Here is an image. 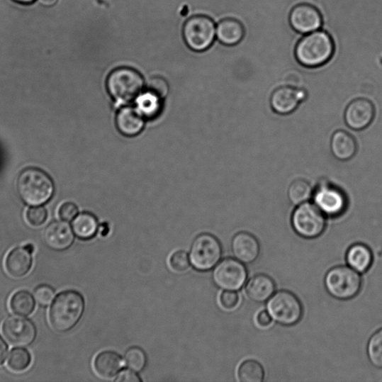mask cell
<instances>
[{
	"instance_id": "cell-1",
	"label": "cell",
	"mask_w": 382,
	"mask_h": 382,
	"mask_svg": "<svg viewBox=\"0 0 382 382\" xmlns=\"http://www.w3.org/2000/svg\"><path fill=\"white\" fill-rule=\"evenodd\" d=\"M84 308L86 302L79 292L67 290L60 293L55 297L49 310L50 327L60 333L73 330L82 319Z\"/></svg>"
},
{
	"instance_id": "cell-2",
	"label": "cell",
	"mask_w": 382,
	"mask_h": 382,
	"mask_svg": "<svg viewBox=\"0 0 382 382\" xmlns=\"http://www.w3.org/2000/svg\"><path fill=\"white\" fill-rule=\"evenodd\" d=\"M334 52L335 45L332 36L322 29L303 35L295 49L297 62L309 69L327 64L332 59Z\"/></svg>"
},
{
	"instance_id": "cell-3",
	"label": "cell",
	"mask_w": 382,
	"mask_h": 382,
	"mask_svg": "<svg viewBox=\"0 0 382 382\" xmlns=\"http://www.w3.org/2000/svg\"><path fill=\"white\" fill-rule=\"evenodd\" d=\"M145 82L137 69L130 67H118L111 72L106 79V89L116 103H129L142 94Z\"/></svg>"
},
{
	"instance_id": "cell-4",
	"label": "cell",
	"mask_w": 382,
	"mask_h": 382,
	"mask_svg": "<svg viewBox=\"0 0 382 382\" xmlns=\"http://www.w3.org/2000/svg\"><path fill=\"white\" fill-rule=\"evenodd\" d=\"M17 189L26 204L40 206L50 201L55 186L52 179L45 172L37 168H28L19 175Z\"/></svg>"
},
{
	"instance_id": "cell-5",
	"label": "cell",
	"mask_w": 382,
	"mask_h": 382,
	"mask_svg": "<svg viewBox=\"0 0 382 382\" xmlns=\"http://www.w3.org/2000/svg\"><path fill=\"white\" fill-rule=\"evenodd\" d=\"M324 285L330 295L338 300H349L359 293L362 279L359 273L349 266H337L325 276Z\"/></svg>"
},
{
	"instance_id": "cell-6",
	"label": "cell",
	"mask_w": 382,
	"mask_h": 382,
	"mask_svg": "<svg viewBox=\"0 0 382 382\" xmlns=\"http://www.w3.org/2000/svg\"><path fill=\"white\" fill-rule=\"evenodd\" d=\"M216 27L215 21L209 16H193L184 24V40L193 51L205 52L213 45L217 40Z\"/></svg>"
},
{
	"instance_id": "cell-7",
	"label": "cell",
	"mask_w": 382,
	"mask_h": 382,
	"mask_svg": "<svg viewBox=\"0 0 382 382\" xmlns=\"http://www.w3.org/2000/svg\"><path fill=\"white\" fill-rule=\"evenodd\" d=\"M223 254L220 240L213 235L203 233L194 240L190 249L191 264L196 271L207 272L220 262Z\"/></svg>"
},
{
	"instance_id": "cell-8",
	"label": "cell",
	"mask_w": 382,
	"mask_h": 382,
	"mask_svg": "<svg viewBox=\"0 0 382 382\" xmlns=\"http://www.w3.org/2000/svg\"><path fill=\"white\" fill-rule=\"evenodd\" d=\"M291 224L297 235L305 239H315L327 228V219L315 203L306 202L294 209Z\"/></svg>"
},
{
	"instance_id": "cell-9",
	"label": "cell",
	"mask_w": 382,
	"mask_h": 382,
	"mask_svg": "<svg viewBox=\"0 0 382 382\" xmlns=\"http://www.w3.org/2000/svg\"><path fill=\"white\" fill-rule=\"evenodd\" d=\"M268 313L278 324L291 327L298 323L303 315L302 303L293 293L279 291L267 301Z\"/></svg>"
},
{
	"instance_id": "cell-10",
	"label": "cell",
	"mask_w": 382,
	"mask_h": 382,
	"mask_svg": "<svg viewBox=\"0 0 382 382\" xmlns=\"http://www.w3.org/2000/svg\"><path fill=\"white\" fill-rule=\"evenodd\" d=\"M314 203L325 217L332 218L343 215L348 207V199L345 193L338 187L329 183H322L313 193Z\"/></svg>"
},
{
	"instance_id": "cell-11",
	"label": "cell",
	"mask_w": 382,
	"mask_h": 382,
	"mask_svg": "<svg viewBox=\"0 0 382 382\" xmlns=\"http://www.w3.org/2000/svg\"><path fill=\"white\" fill-rule=\"evenodd\" d=\"M248 276L247 268L236 259H225L215 266L213 273L215 284L224 291H237L246 284Z\"/></svg>"
},
{
	"instance_id": "cell-12",
	"label": "cell",
	"mask_w": 382,
	"mask_h": 382,
	"mask_svg": "<svg viewBox=\"0 0 382 382\" xmlns=\"http://www.w3.org/2000/svg\"><path fill=\"white\" fill-rule=\"evenodd\" d=\"M2 334L10 345L26 347L34 343L37 337V328L30 319L20 315L8 317L1 327Z\"/></svg>"
},
{
	"instance_id": "cell-13",
	"label": "cell",
	"mask_w": 382,
	"mask_h": 382,
	"mask_svg": "<svg viewBox=\"0 0 382 382\" xmlns=\"http://www.w3.org/2000/svg\"><path fill=\"white\" fill-rule=\"evenodd\" d=\"M290 23L297 33L303 36L322 29V18L316 7L302 4L292 9Z\"/></svg>"
},
{
	"instance_id": "cell-14",
	"label": "cell",
	"mask_w": 382,
	"mask_h": 382,
	"mask_svg": "<svg viewBox=\"0 0 382 382\" xmlns=\"http://www.w3.org/2000/svg\"><path fill=\"white\" fill-rule=\"evenodd\" d=\"M376 116L374 104L365 98H358L347 106L344 113L345 123L352 130L361 131L367 128Z\"/></svg>"
},
{
	"instance_id": "cell-15",
	"label": "cell",
	"mask_w": 382,
	"mask_h": 382,
	"mask_svg": "<svg viewBox=\"0 0 382 382\" xmlns=\"http://www.w3.org/2000/svg\"><path fill=\"white\" fill-rule=\"evenodd\" d=\"M307 93L293 86H282L277 88L271 96L273 111L279 116L292 114L305 100Z\"/></svg>"
},
{
	"instance_id": "cell-16",
	"label": "cell",
	"mask_w": 382,
	"mask_h": 382,
	"mask_svg": "<svg viewBox=\"0 0 382 382\" xmlns=\"http://www.w3.org/2000/svg\"><path fill=\"white\" fill-rule=\"evenodd\" d=\"M34 251L35 247L32 244L12 249L5 259L7 274L16 279L23 278L29 274L33 265Z\"/></svg>"
},
{
	"instance_id": "cell-17",
	"label": "cell",
	"mask_w": 382,
	"mask_h": 382,
	"mask_svg": "<svg viewBox=\"0 0 382 382\" xmlns=\"http://www.w3.org/2000/svg\"><path fill=\"white\" fill-rule=\"evenodd\" d=\"M72 226L64 220L50 223L45 229L44 240L46 245L55 251H64L72 247L75 240Z\"/></svg>"
},
{
	"instance_id": "cell-18",
	"label": "cell",
	"mask_w": 382,
	"mask_h": 382,
	"mask_svg": "<svg viewBox=\"0 0 382 382\" xmlns=\"http://www.w3.org/2000/svg\"><path fill=\"white\" fill-rule=\"evenodd\" d=\"M231 249L235 258L246 264L256 262L261 252L258 239L247 232H238L233 237Z\"/></svg>"
},
{
	"instance_id": "cell-19",
	"label": "cell",
	"mask_w": 382,
	"mask_h": 382,
	"mask_svg": "<svg viewBox=\"0 0 382 382\" xmlns=\"http://www.w3.org/2000/svg\"><path fill=\"white\" fill-rule=\"evenodd\" d=\"M116 124L120 134L133 137L142 133L145 126V118L137 108L124 106L117 113Z\"/></svg>"
},
{
	"instance_id": "cell-20",
	"label": "cell",
	"mask_w": 382,
	"mask_h": 382,
	"mask_svg": "<svg viewBox=\"0 0 382 382\" xmlns=\"http://www.w3.org/2000/svg\"><path fill=\"white\" fill-rule=\"evenodd\" d=\"M123 361L114 351H103L94 358L93 368L95 373L104 380L116 378L121 371Z\"/></svg>"
},
{
	"instance_id": "cell-21",
	"label": "cell",
	"mask_w": 382,
	"mask_h": 382,
	"mask_svg": "<svg viewBox=\"0 0 382 382\" xmlns=\"http://www.w3.org/2000/svg\"><path fill=\"white\" fill-rule=\"evenodd\" d=\"M274 280L265 274H257L247 283L246 293L248 298L257 303H264L271 298L276 293Z\"/></svg>"
},
{
	"instance_id": "cell-22",
	"label": "cell",
	"mask_w": 382,
	"mask_h": 382,
	"mask_svg": "<svg viewBox=\"0 0 382 382\" xmlns=\"http://www.w3.org/2000/svg\"><path fill=\"white\" fill-rule=\"evenodd\" d=\"M330 147L334 157L342 162L349 161L358 151L356 139L345 130H337L332 135Z\"/></svg>"
},
{
	"instance_id": "cell-23",
	"label": "cell",
	"mask_w": 382,
	"mask_h": 382,
	"mask_svg": "<svg viewBox=\"0 0 382 382\" xmlns=\"http://www.w3.org/2000/svg\"><path fill=\"white\" fill-rule=\"evenodd\" d=\"M245 34L243 24L235 18H224L217 23V40L223 45L233 47L238 45Z\"/></svg>"
},
{
	"instance_id": "cell-24",
	"label": "cell",
	"mask_w": 382,
	"mask_h": 382,
	"mask_svg": "<svg viewBox=\"0 0 382 382\" xmlns=\"http://www.w3.org/2000/svg\"><path fill=\"white\" fill-rule=\"evenodd\" d=\"M348 266L359 274L366 272L371 268L373 256L371 249L363 244L352 245L346 254Z\"/></svg>"
},
{
	"instance_id": "cell-25",
	"label": "cell",
	"mask_w": 382,
	"mask_h": 382,
	"mask_svg": "<svg viewBox=\"0 0 382 382\" xmlns=\"http://www.w3.org/2000/svg\"><path fill=\"white\" fill-rule=\"evenodd\" d=\"M72 228L79 239L88 240L97 234L99 222L97 218L89 212H82L74 219Z\"/></svg>"
},
{
	"instance_id": "cell-26",
	"label": "cell",
	"mask_w": 382,
	"mask_h": 382,
	"mask_svg": "<svg viewBox=\"0 0 382 382\" xmlns=\"http://www.w3.org/2000/svg\"><path fill=\"white\" fill-rule=\"evenodd\" d=\"M9 308L13 314L30 316L35 309V297L29 291H18L11 296Z\"/></svg>"
},
{
	"instance_id": "cell-27",
	"label": "cell",
	"mask_w": 382,
	"mask_h": 382,
	"mask_svg": "<svg viewBox=\"0 0 382 382\" xmlns=\"http://www.w3.org/2000/svg\"><path fill=\"white\" fill-rule=\"evenodd\" d=\"M314 190L310 184L304 179H297L290 185L288 196L290 202L299 206L308 202L313 198Z\"/></svg>"
},
{
	"instance_id": "cell-28",
	"label": "cell",
	"mask_w": 382,
	"mask_h": 382,
	"mask_svg": "<svg viewBox=\"0 0 382 382\" xmlns=\"http://www.w3.org/2000/svg\"><path fill=\"white\" fill-rule=\"evenodd\" d=\"M237 376L240 382H262L264 370L259 362L249 359L240 364Z\"/></svg>"
},
{
	"instance_id": "cell-29",
	"label": "cell",
	"mask_w": 382,
	"mask_h": 382,
	"mask_svg": "<svg viewBox=\"0 0 382 382\" xmlns=\"http://www.w3.org/2000/svg\"><path fill=\"white\" fill-rule=\"evenodd\" d=\"M32 364V356L29 351L23 347L13 349L7 359L9 369L15 373L26 371Z\"/></svg>"
},
{
	"instance_id": "cell-30",
	"label": "cell",
	"mask_w": 382,
	"mask_h": 382,
	"mask_svg": "<svg viewBox=\"0 0 382 382\" xmlns=\"http://www.w3.org/2000/svg\"><path fill=\"white\" fill-rule=\"evenodd\" d=\"M136 101L137 108L145 118L157 117L161 111L162 100L149 91L145 94H140Z\"/></svg>"
},
{
	"instance_id": "cell-31",
	"label": "cell",
	"mask_w": 382,
	"mask_h": 382,
	"mask_svg": "<svg viewBox=\"0 0 382 382\" xmlns=\"http://www.w3.org/2000/svg\"><path fill=\"white\" fill-rule=\"evenodd\" d=\"M366 353L371 364L378 369H382V329L375 332L370 338Z\"/></svg>"
},
{
	"instance_id": "cell-32",
	"label": "cell",
	"mask_w": 382,
	"mask_h": 382,
	"mask_svg": "<svg viewBox=\"0 0 382 382\" xmlns=\"http://www.w3.org/2000/svg\"><path fill=\"white\" fill-rule=\"evenodd\" d=\"M125 365L129 369L139 373L144 371L147 364L146 352L141 348L133 347L125 353Z\"/></svg>"
},
{
	"instance_id": "cell-33",
	"label": "cell",
	"mask_w": 382,
	"mask_h": 382,
	"mask_svg": "<svg viewBox=\"0 0 382 382\" xmlns=\"http://www.w3.org/2000/svg\"><path fill=\"white\" fill-rule=\"evenodd\" d=\"M169 265L177 273L186 272L191 266L190 258L186 252L178 250L172 254L169 259Z\"/></svg>"
},
{
	"instance_id": "cell-34",
	"label": "cell",
	"mask_w": 382,
	"mask_h": 382,
	"mask_svg": "<svg viewBox=\"0 0 382 382\" xmlns=\"http://www.w3.org/2000/svg\"><path fill=\"white\" fill-rule=\"evenodd\" d=\"M147 91L157 96L162 101L167 96L169 91L168 82L162 77H153L150 79L147 84Z\"/></svg>"
},
{
	"instance_id": "cell-35",
	"label": "cell",
	"mask_w": 382,
	"mask_h": 382,
	"mask_svg": "<svg viewBox=\"0 0 382 382\" xmlns=\"http://www.w3.org/2000/svg\"><path fill=\"white\" fill-rule=\"evenodd\" d=\"M55 290L50 286L41 285L34 291L35 301L40 306L47 307L52 304L55 299Z\"/></svg>"
},
{
	"instance_id": "cell-36",
	"label": "cell",
	"mask_w": 382,
	"mask_h": 382,
	"mask_svg": "<svg viewBox=\"0 0 382 382\" xmlns=\"http://www.w3.org/2000/svg\"><path fill=\"white\" fill-rule=\"evenodd\" d=\"M48 214L47 210L40 206H33L26 212V220L35 227L44 225L47 220Z\"/></svg>"
},
{
	"instance_id": "cell-37",
	"label": "cell",
	"mask_w": 382,
	"mask_h": 382,
	"mask_svg": "<svg viewBox=\"0 0 382 382\" xmlns=\"http://www.w3.org/2000/svg\"><path fill=\"white\" fill-rule=\"evenodd\" d=\"M221 306L226 310L234 309L239 303V296L234 291H224L219 298Z\"/></svg>"
},
{
	"instance_id": "cell-38",
	"label": "cell",
	"mask_w": 382,
	"mask_h": 382,
	"mask_svg": "<svg viewBox=\"0 0 382 382\" xmlns=\"http://www.w3.org/2000/svg\"><path fill=\"white\" fill-rule=\"evenodd\" d=\"M78 215V207L73 203H64L59 210L60 218L67 222L73 221Z\"/></svg>"
},
{
	"instance_id": "cell-39",
	"label": "cell",
	"mask_w": 382,
	"mask_h": 382,
	"mask_svg": "<svg viewBox=\"0 0 382 382\" xmlns=\"http://www.w3.org/2000/svg\"><path fill=\"white\" fill-rule=\"evenodd\" d=\"M116 382H141L142 379L137 373L132 370H124L120 371L115 378Z\"/></svg>"
},
{
	"instance_id": "cell-40",
	"label": "cell",
	"mask_w": 382,
	"mask_h": 382,
	"mask_svg": "<svg viewBox=\"0 0 382 382\" xmlns=\"http://www.w3.org/2000/svg\"><path fill=\"white\" fill-rule=\"evenodd\" d=\"M257 322L261 327H267L272 323L273 318L267 310H264L257 315Z\"/></svg>"
},
{
	"instance_id": "cell-41",
	"label": "cell",
	"mask_w": 382,
	"mask_h": 382,
	"mask_svg": "<svg viewBox=\"0 0 382 382\" xmlns=\"http://www.w3.org/2000/svg\"><path fill=\"white\" fill-rule=\"evenodd\" d=\"M9 354V346L4 339L0 336V366L4 364Z\"/></svg>"
},
{
	"instance_id": "cell-42",
	"label": "cell",
	"mask_w": 382,
	"mask_h": 382,
	"mask_svg": "<svg viewBox=\"0 0 382 382\" xmlns=\"http://www.w3.org/2000/svg\"><path fill=\"white\" fill-rule=\"evenodd\" d=\"M59 0H38V3L46 8H51L57 4Z\"/></svg>"
},
{
	"instance_id": "cell-43",
	"label": "cell",
	"mask_w": 382,
	"mask_h": 382,
	"mask_svg": "<svg viewBox=\"0 0 382 382\" xmlns=\"http://www.w3.org/2000/svg\"><path fill=\"white\" fill-rule=\"evenodd\" d=\"M12 1L21 5H31L34 4L36 0H12Z\"/></svg>"
}]
</instances>
